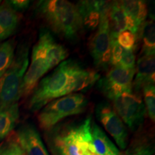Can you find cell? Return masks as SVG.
Listing matches in <instances>:
<instances>
[{"label": "cell", "instance_id": "83f0119b", "mask_svg": "<svg viewBox=\"0 0 155 155\" xmlns=\"http://www.w3.org/2000/svg\"><path fill=\"white\" fill-rule=\"evenodd\" d=\"M123 50V48L117 42V40L111 42V58H110V63L113 66L119 65L120 61H121Z\"/></svg>", "mask_w": 155, "mask_h": 155}, {"label": "cell", "instance_id": "7c38bea8", "mask_svg": "<svg viewBox=\"0 0 155 155\" xmlns=\"http://www.w3.org/2000/svg\"><path fill=\"white\" fill-rule=\"evenodd\" d=\"M135 73L132 88L137 91L142 90L147 85L154 84V55H141L137 62V67H135Z\"/></svg>", "mask_w": 155, "mask_h": 155}, {"label": "cell", "instance_id": "d6a6232c", "mask_svg": "<svg viewBox=\"0 0 155 155\" xmlns=\"http://www.w3.org/2000/svg\"><path fill=\"white\" fill-rule=\"evenodd\" d=\"M1 2H1V1H0V5H1Z\"/></svg>", "mask_w": 155, "mask_h": 155}, {"label": "cell", "instance_id": "277c9868", "mask_svg": "<svg viewBox=\"0 0 155 155\" xmlns=\"http://www.w3.org/2000/svg\"><path fill=\"white\" fill-rule=\"evenodd\" d=\"M87 104L88 101L81 94H71L52 101L38 114L39 125L44 130H50L65 118L82 114Z\"/></svg>", "mask_w": 155, "mask_h": 155}, {"label": "cell", "instance_id": "6da1fadb", "mask_svg": "<svg viewBox=\"0 0 155 155\" xmlns=\"http://www.w3.org/2000/svg\"><path fill=\"white\" fill-rule=\"evenodd\" d=\"M38 9L52 30L65 38H75L83 27L76 6L68 1H40Z\"/></svg>", "mask_w": 155, "mask_h": 155}, {"label": "cell", "instance_id": "ac0fdd59", "mask_svg": "<svg viewBox=\"0 0 155 155\" xmlns=\"http://www.w3.org/2000/svg\"><path fill=\"white\" fill-rule=\"evenodd\" d=\"M68 55L66 48L58 44L54 40L50 32H47L46 38L45 58L48 71L63 63Z\"/></svg>", "mask_w": 155, "mask_h": 155}, {"label": "cell", "instance_id": "5bb4252c", "mask_svg": "<svg viewBox=\"0 0 155 155\" xmlns=\"http://www.w3.org/2000/svg\"><path fill=\"white\" fill-rule=\"evenodd\" d=\"M19 22L18 13L7 1L0 5V42L7 40L15 33Z\"/></svg>", "mask_w": 155, "mask_h": 155}, {"label": "cell", "instance_id": "8fae6325", "mask_svg": "<svg viewBox=\"0 0 155 155\" xmlns=\"http://www.w3.org/2000/svg\"><path fill=\"white\" fill-rule=\"evenodd\" d=\"M100 75L93 69H83L76 63L70 75L62 96L91 88L99 81Z\"/></svg>", "mask_w": 155, "mask_h": 155}, {"label": "cell", "instance_id": "4dcf8cb0", "mask_svg": "<svg viewBox=\"0 0 155 155\" xmlns=\"http://www.w3.org/2000/svg\"><path fill=\"white\" fill-rule=\"evenodd\" d=\"M127 155H136V153L135 154H127Z\"/></svg>", "mask_w": 155, "mask_h": 155}, {"label": "cell", "instance_id": "52a82bcc", "mask_svg": "<svg viewBox=\"0 0 155 155\" xmlns=\"http://www.w3.org/2000/svg\"><path fill=\"white\" fill-rule=\"evenodd\" d=\"M114 111L131 131L138 130L146 114L141 98L132 93H125L113 100Z\"/></svg>", "mask_w": 155, "mask_h": 155}, {"label": "cell", "instance_id": "9c48e42d", "mask_svg": "<svg viewBox=\"0 0 155 155\" xmlns=\"http://www.w3.org/2000/svg\"><path fill=\"white\" fill-rule=\"evenodd\" d=\"M96 116L120 149L124 150L127 146V130L116 111L109 104H101L96 108Z\"/></svg>", "mask_w": 155, "mask_h": 155}, {"label": "cell", "instance_id": "cb8c5ba5", "mask_svg": "<svg viewBox=\"0 0 155 155\" xmlns=\"http://www.w3.org/2000/svg\"><path fill=\"white\" fill-rule=\"evenodd\" d=\"M144 93L145 109L150 118L154 121L155 120V88L154 84H150L144 86L142 89Z\"/></svg>", "mask_w": 155, "mask_h": 155}, {"label": "cell", "instance_id": "f1b7e54d", "mask_svg": "<svg viewBox=\"0 0 155 155\" xmlns=\"http://www.w3.org/2000/svg\"><path fill=\"white\" fill-rule=\"evenodd\" d=\"M7 2L16 12L25 11L30 4V2L28 0H11L7 1Z\"/></svg>", "mask_w": 155, "mask_h": 155}, {"label": "cell", "instance_id": "ffe728a7", "mask_svg": "<svg viewBox=\"0 0 155 155\" xmlns=\"http://www.w3.org/2000/svg\"><path fill=\"white\" fill-rule=\"evenodd\" d=\"M120 5L126 15L130 17L140 28L148 13L147 3L140 0H127L120 2Z\"/></svg>", "mask_w": 155, "mask_h": 155}, {"label": "cell", "instance_id": "d6986e66", "mask_svg": "<svg viewBox=\"0 0 155 155\" xmlns=\"http://www.w3.org/2000/svg\"><path fill=\"white\" fill-rule=\"evenodd\" d=\"M19 117L18 103L0 109V141L9 135L16 126Z\"/></svg>", "mask_w": 155, "mask_h": 155}, {"label": "cell", "instance_id": "2e32d148", "mask_svg": "<svg viewBox=\"0 0 155 155\" xmlns=\"http://www.w3.org/2000/svg\"><path fill=\"white\" fill-rule=\"evenodd\" d=\"M73 129V134L83 155H93L96 153L91 135V119L88 118Z\"/></svg>", "mask_w": 155, "mask_h": 155}, {"label": "cell", "instance_id": "7402d4cb", "mask_svg": "<svg viewBox=\"0 0 155 155\" xmlns=\"http://www.w3.org/2000/svg\"><path fill=\"white\" fill-rule=\"evenodd\" d=\"M55 144L60 155H83L73 129L56 137Z\"/></svg>", "mask_w": 155, "mask_h": 155}, {"label": "cell", "instance_id": "4fadbf2b", "mask_svg": "<svg viewBox=\"0 0 155 155\" xmlns=\"http://www.w3.org/2000/svg\"><path fill=\"white\" fill-rule=\"evenodd\" d=\"M104 1H81L76 7L82 20L83 27L88 30H94L100 21L101 12Z\"/></svg>", "mask_w": 155, "mask_h": 155}, {"label": "cell", "instance_id": "8992f818", "mask_svg": "<svg viewBox=\"0 0 155 155\" xmlns=\"http://www.w3.org/2000/svg\"><path fill=\"white\" fill-rule=\"evenodd\" d=\"M47 32L45 30L40 32L38 41L32 49L31 63L23 78L21 97L28 96L33 91L39 80L48 71L45 58Z\"/></svg>", "mask_w": 155, "mask_h": 155}, {"label": "cell", "instance_id": "e0dca14e", "mask_svg": "<svg viewBox=\"0 0 155 155\" xmlns=\"http://www.w3.org/2000/svg\"><path fill=\"white\" fill-rule=\"evenodd\" d=\"M91 135L94 149L98 154L121 155L115 144L96 123L91 124Z\"/></svg>", "mask_w": 155, "mask_h": 155}, {"label": "cell", "instance_id": "30bf717a", "mask_svg": "<svg viewBox=\"0 0 155 155\" xmlns=\"http://www.w3.org/2000/svg\"><path fill=\"white\" fill-rule=\"evenodd\" d=\"M17 141L25 155H50L35 126L22 125L17 131Z\"/></svg>", "mask_w": 155, "mask_h": 155}, {"label": "cell", "instance_id": "603a6c76", "mask_svg": "<svg viewBox=\"0 0 155 155\" xmlns=\"http://www.w3.org/2000/svg\"><path fill=\"white\" fill-rule=\"evenodd\" d=\"M15 40L5 41L0 44V78L7 72L15 58Z\"/></svg>", "mask_w": 155, "mask_h": 155}, {"label": "cell", "instance_id": "484cf974", "mask_svg": "<svg viewBox=\"0 0 155 155\" xmlns=\"http://www.w3.org/2000/svg\"><path fill=\"white\" fill-rule=\"evenodd\" d=\"M0 155H25L17 141H9L0 145Z\"/></svg>", "mask_w": 155, "mask_h": 155}, {"label": "cell", "instance_id": "9a60e30c", "mask_svg": "<svg viewBox=\"0 0 155 155\" xmlns=\"http://www.w3.org/2000/svg\"><path fill=\"white\" fill-rule=\"evenodd\" d=\"M108 25L111 42L117 40V37L120 32L127 30V15L122 9L120 2H113L109 3Z\"/></svg>", "mask_w": 155, "mask_h": 155}, {"label": "cell", "instance_id": "7a4b0ae2", "mask_svg": "<svg viewBox=\"0 0 155 155\" xmlns=\"http://www.w3.org/2000/svg\"><path fill=\"white\" fill-rule=\"evenodd\" d=\"M75 65L76 63L71 60L63 61L53 73L42 79L32 91L29 101V109L32 112L38 111L48 103L62 96Z\"/></svg>", "mask_w": 155, "mask_h": 155}, {"label": "cell", "instance_id": "4316f807", "mask_svg": "<svg viewBox=\"0 0 155 155\" xmlns=\"http://www.w3.org/2000/svg\"><path fill=\"white\" fill-rule=\"evenodd\" d=\"M119 66L127 69L135 68V55L134 50H123Z\"/></svg>", "mask_w": 155, "mask_h": 155}, {"label": "cell", "instance_id": "d4e9b609", "mask_svg": "<svg viewBox=\"0 0 155 155\" xmlns=\"http://www.w3.org/2000/svg\"><path fill=\"white\" fill-rule=\"evenodd\" d=\"M117 42L123 49L132 50L136 43V35L129 30H124L119 34Z\"/></svg>", "mask_w": 155, "mask_h": 155}, {"label": "cell", "instance_id": "f546056e", "mask_svg": "<svg viewBox=\"0 0 155 155\" xmlns=\"http://www.w3.org/2000/svg\"><path fill=\"white\" fill-rule=\"evenodd\" d=\"M136 155H152V151L148 147H142L136 153Z\"/></svg>", "mask_w": 155, "mask_h": 155}, {"label": "cell", "instance_id": "3957f363", "mask_svg": "<svg viewBox=\"0 0 155 155\" xmlns=\"http://www.w3.org/2000/svg\"><path fill=\"white\" fill-rule=\"evenodd\" d=\"M29 65V48L18 49L14 61L0 78V109L16 104L21 98L23 78Z\"/></svg>", "mask_w": 155, "mask_h": 155}, {"label": "cell", "instance_id": "5b68a950", "mask_svg": "<svg viewBox=\"0 0 155 155\" xmlns=\"http://www.w3.org/2000/svg\"><path fill=\"white\" fill-rule=\"evenodd\" d=\"M108 6L105 2L101 12L100 21L97 30L90 44L91 53L94 65L99 69H105L110 63L111 38L108 25Z\"/></svg>", "mask_w": 155, "mask_h": 155}, {"label": "cell", "instance_id": "44dd1931", "mask_svg": "<svg viewBox=\"0 0 155 155\" xmlns=\"http://www.w3.org/2000/svg\"><path fill=\"white\" fill-rule=\"evenodd\" d=\"M140 37L142 43L141 55H154L155 27L154 19L144 21L141 25Z\"/></svg>", "mask_w": 155, "mask_h": 155}, {"label": "cell", "instance_id": "1f68e13d", "mask_svg": "<svg viewBox=\"0 0 155 155\" xmlns=\"http://www.w3.org/2000/svg\"><path fill=\"white\" fill-rule=\"evenodd\" d=\"M2 144V142H1V141H0V145H1Z\"/></svg>", "mask_w": 155, "mask_h": 155}, {"label": "cell", "instance_id": "ba28073f", "mask_svg": "<svg viewBox=\"0 0 155 155\" xmlns=\"http://www.w3.org/2000/svg\"><path fill=\"white\" fill-rule=\"evenodd\" d=\"M134 69H127L119 65L113 66L106 76L98 81V87L106 97L113 101L125 93H132Z\"/></svg>", "mask_w": 155, "mask_h": 155}]
</instances>
